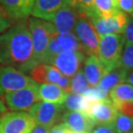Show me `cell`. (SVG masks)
<instances>
[{
  "instance_id": "cell-14",
  "label": "cell",
  "mask_w": 133,
  "mask_h": 133,
  "mask_svg": "<svg viewBox=\"0 0 133 133\" xmlns=\"http://www.w3.org/2000/svg\"><path fill=\"white\" fill-rule=\"evenodd\" d=\"M68 4V0H36L30 14L34 17L50 21L58 10Z\"/></svg>"
},
{
  "instance_id": "cell-41",
  "label": "cell",
  "mask_w": 133,
  "mask_h": 133,
  "mask_svg": "<svg viewBox=\"0 0 133 133\" xmlns=\"http://www.w3.org/2000/svg\"><path fill=\"white\" fill-rule=\"evenodd\" d=\"M69 133H74V132H72V131H69Z\"/></svg>"
},
{
  "instance_id": "cell-15",
  "label": "cell",
  "mask_w": 133,
  "mask_h": 133,
  "mask_svg": "<svg viewBox=\"0 0 133 133\" xmlns=\"http://www.w3.org/2000/svg\"><path fill=\"white\" fill-rule=\"evenodd\" d=\"M36 0H0L13 20L26 18L31 13Z\"/></svg>"
},
{
  "instance_id": "cell-2",
  "label": "cell",
  "mask_w": 133,
  "mask_h": 133,
  "mask_svg": "<svg viewBox=\"0 0 133 133\" xmlns=\"http://www.w3.org/2000/svg\"><path fill=\"white\" fill-rule=\"evenodd\" d=\"M28 26L32 39L34 59L36 64H40L43 62L50 40L57 32L51 22L36 17L30 18Z\"/></svg>"
},
{
  "instance_id": "cell-18",
  "label": "cell",
  "mask_w": 133,
  "mask_h": 133,
  "mask_svg": "<svg viewBox=\"0 0 133 133\" xmlns=\"http://www.w3.org/2000/svg\"><path fill=\"white\" fill-rule=\"evenodd\" d=\"M128 73L129 71L118 66L109 71L101 79L99 84L105 89L107 90V91H111V89L114 88L116 86H118V84L124 83V81H126Z\"/></svg>"
},
{
  "instance_id": "cell-38",
  "label": "cell",
  "mask_w": 133,
  "mask_h": 133,
  "mask_svg": "<svg viewBox=\"0 0 133 133\" xmlns=\"http://www.w3.org/2000/svg\"><path fill=\"white\" fill-rule=\"evenodd\" d=\"M126 81L128 82V83H130V85L133 86V70L132 71H129L128 74H127Z\"/></svg>"
},
{
  "instance_id": "cell-17",
  "label": "cell",
  "mask_w": 133,
  "mask_h": 133,
  "mask_svg": "<svg viewBox=\"0 0 133 133\" xmlns=\"http://www.w3.org/2000/svg\"><path fill=\"white\" fill-rule=\"evenodd\" d=\"M38 95L42 101L63 105L68 94L56 84L47 83L38 87Z\"/></svg>"
},
{
  "instance_id": "cell-6",
  "label": "cell",
  "mask_w": 133,
  "mask_h": 133,
  "mask_svg": "<svg viewBox=\"0 0 133 133\" xmlns=\"http://www.w3.org/2000/svg\"><path fill=\"white\" fill-rule=\"evenodd\" d=\"M36 122L24 111L6 112L0 118V133H31Z\"/></svg>"
},
{
  "instance_id": "cell-36",
  "label": "cell",
  "mask_w": 133,
  "mask_h": 133,
  "mask_svg": "<svg viewBox=\"0 0 133 133\" xmlns=\"http://www.w3.org/2000/svg\"><path fill=\"white\" fill-rule=\"evenodd\" d=\"M69 131H70L64 124H59L55 126H52L48 133H69Z\"/></svg>"
},
{
  "instance_id": "cell-22",
  "label": "cell",
  "mask_w": 133,
  "mask_h": 133,
  "mask_svg": "<svg viewBox=\"0 0 133 133\" xmlns=\"http://www.w3.org/2000/svg\"><path fill=\"white\" fill-rule=\"evenodd\" d=\"M82 95L85 97V99L91 102L94 101H99L108 99L109 91L102 87L99 84L94 86L92 87H88Z\"/></svg>"
},
{
  "instance_id": "cell-12",
  "label": "cell",
  "mask_w": 133,
  "mask_h": 133,
  "mask_svg": "<svg viewBox=\"0 0 133 133\" xmlns=\"http://www.w3.org/2000/svg\"><path fill=\"white\" fill-rule=\"evenodd\" d=\"M81 12L71 4H66L55 13L49 22L52 23L57 33L72 31Z\"/></svg>"
},
{
  "instance_id": "cell-34",
  "label": "cell",
  "mask_w": 133,
  "mask_h": 133,
  "mask_svg": "<svg viewBox=\"0 0 133 133\" xmlns=\"http://www.w3.org/2000/svg\"><path fill=\"white\" fill-rule=\"evenodd\" d=\"M118 7L124 13H128L130 16L133 15V0H118Z\"/></svg>"
},
{
  "instance_id": "cell-13",
  "label": "cell",
  "mask_w": 133,
  "mask_h": 133,
  "mask_svg": "<svg viewBox=\"0 0 133 133\" xmlns=\"http://www.w3.org/2000/svg\"><path fill=\"white\" fill-rule=\"evenodd\" d=\"M63 124L69 131L74 133H91L95 124L82 111H66L62 116Z\"/></svg>"
},
{
  "instance_id": "cell-33",
  "label": "cell",
  "mask_w": 133,
  "mask_h": 133,
  "mask_svg": "<svg viewBox=\"0 0 133 133\" xmlns=\"http://www.w3.org/2000/svg\"><path fill=\"white\" fill-rule=\"evenodd\" d=\"M124 40L127 42L133 43V15L128 19V22L126 23L125 29L124 31Z\"/></svg>"
},
{
  "instance_id": "cell-25",
  "label": "cell",
  "mask_w": 133,
  "mask_h": 133,
  "mask_svg": "<svg viewBox=\"0 0 133 133\" xmlns=\"http://www.w3.org/2000/svg\"><path fill=\"white\" fill-rule=\"evenodd\" d=\"M118 66L127 71L133 70V43L126 42L123 48Z\"/></svg>"
},
{
  "instance_id": "cell-21",
  "label": "cell",
  "mask_w": 133,
  "mask_h": 133,
  "mask_svg": "<svg viewBox=\"0 0 133 133\" xmlns=\"http://www.w3.org/2000/svg\"><path fill=\"white\" fill-rule=\"evenodd\" d=\"M110 98L112 102L133 101V86L127 83H121L110 91Z\"/></svg>"
},
{
  "instance_id": "cell-10",
  "label": "cell",
  "mask_w": 133,
  "mask_h": 133,
  "mask_svg": "<svg viewBox=\"0 0 133 133\" xmlns=\"http://www.w3.org/2000/svg\"><path fill=\"white\" fill-rule=\"evenodd\" d=\"M118 111L111 99L94 101H89V106L86 114L95 124H112Z\"/></svg>"
},
{
  "instance_id": "cell-20",
  "label": "cell",
  "mask_w": 133,
  "mask_h": 133,
  "mask_svg": "<svg viewBox=\"0 0 133 133\" xmlns=\"http://www.w3.org/2000/svg\"><path fill=\"white\" fill-rule=\"evenodd\" d=\"M63 106L68 111H78L86 113L89 106V101L85 99L82 94L72 92L68 94Z\"/></svg>"
},
{
  "instance_id": "cell-23",
  "label": "cell",
  "mask_w": 133,
  "mask_h": 133,
  "mask_svg": "<svg viewBox=\"0 0 133 133\" xmlns=\"http://www.w3.org/2000/svg\"><path fill=\"white\" fill-rule=\"evenodd\" d=\"M112 125L118 133H133V119L118 113Z\"/></svg>"
},
{
  "instance_id": "cell-4",
  "label": "cell",
  "mask_w": 133,
  "mask_h": 133,
  "mask_svg": "<svg viewBox=\"0 0 133 133\" xmlns=\"http://www.w3.org/2000/svg\"><path fill=\"white\" fill-rule=\"evenodd\" d=\"M74 32L79 40L81 51L84 55H98L99 36L95 30L91 19L85 13H81L74 25Z\"/></svg>"
},
{
  "instance_id": "cell-37",
  "label": "cell",
  "mask_w": 133,
  "mask_h": 133,
  "mask_svg": "<svg viewBox=\"0 0 133 133\" xmlns=\"http://www.w3.org/2000/svg\"><path fill=\"white\" fill-rule=\"evenodd\" d=\"M49 127H45L42 125H36L35 126V128L33 129V131H31V133H48L49 131Z\"/></svg>"
},
{
  "instance_id": "cell-1",
  "label": "cell",
  "mask_w": 133,
  "mask_h": 133,
  "mask_svg": "<svg viewBox=\"0 0 133 133\" xmlns=\"http://www.w3.org/2000/svg\"><path fill=\"white\" fill-rule=\"evenodd\" d=\"M36 65L28 21L19 19L0 35V66H11L25 74Z\"/></svg>"
},
{
  "instance_id": "cell-30",
  "label": "cell",
  "mask_w": 133,
  "mask_h": 133,
  "mask_svg": "<svg viewBox=\"0 0 133 133\" xmlns=\"http://www.w3.org/2000/svg\"><path fill=\"white\" fill-rule=\"evenodd\" d=\"M118 113L125 115L133 119V101H118L113 102Z\"/></svg>"
},
{
  "instance_id": "cell-19",
  "label": "cell",
  "mask_w": 133,
  "mask_h": 133,
  "mask_svg": "<svg viewBox=\"0 0 133 133\" xmlns=\"http://www.w3.org/2000/svg\"><path fill=\"white\" fill-rule=\"evenodd\" d=\"M58 43L62 51H81L79 40L72 31L57 33L55 35Z\"/></svg>"
},
{
  "instance_id": "cell-27",
  "label": "cell",
  "mask_w": 133,
  "mask_h": 133,
  "mask_svg": "<svg viewBox=\"0 0 133 133\" xmlns=\"http://www.w3.org/2000/svg\"><path fill=\"white\" fill-rule=\"evenodd\" d=\"M48 68H49V64H45V63H40L36 65L30 72V78L37 84H47Z\"/></svg>"
},
{
  "instance_id": "cell-16",
  "label": "cell",
  "mask_w": 133,
  "mask_h": 133,
  "mask_svg": "<svg viewBox=\"0 0 133 133\" xmlns=\"http://www.w3.org/2000/svg\"><path fill=\"white\" fill-rule=\"evenodd\" d=\"M83 73L90 86H96L101 79L108 73L104 65L100 62L98 56L91 55L85 61Z\"/></svg>"
},
{
  "instance_id": "cell-26",
  "label": "cell",
  "mask_w": 133,
  "mask_h": 133,
  "mask_svg": "<svg viewBox=\"0 0 133 133\" xmlns=\"http://www.w3.org/2000/svg\"><path fill=\"white\" fill-rule=\"evenodd\" d=\"M89 83L81 70H79L72 79V90L73 94H82L89 87Z\"/></svg>"
},
{
  "instance_id": "cell-3",
  "label": "cell",
  "mask_w": 133,
  "mask_h": 133,
  "mask_svg": "<svg viewBox=\"0 0 133 133\" xmlns=\"http://www.w3.org/2000/svg\"><path fill=\"white\" fill-rule=\"evenodd\" d=\"M124 41V36L120 34H109L99 36L97 56L107 72L118 66Z\"/></svg>"
},
{
  "instance_id": "cell-28",
  "label": "cell",
  "mask_w": 133,
  "mask_h": 133,
  "mask_svg": "<svg viewBox=\"0 0 133 133\" xmlns=\"http://www.w3.org/2000/svg\"><path fill=\"white\" fill-rule=\"evenodd\" d=\"M97 10L102 17H111L119 10L114 6L111 0H95Z\"/></svg>"
},
{
  "instance_id": "cell-9",
  "label": "cell",
  "mask_w": 133,
  "mask_h": 133,
  "mask_svg": "<svg viewBox=\"0 0 133 133\" xmlns=\"http://www.w3.org/2000/svg\"><path fill=\"white\" fill-rule=\"evenodd\" d=\"M38 87L39 85H36L6 94L4 100L8 108L13 111L30 110L31 106L41 100L38 95Z\"/></svg>"
},
{
  "instance_id": "cell-31",
  "label": "cell",
  "mask_w": 133,
  "mask_h": 133,
  "mask_svg": "<svg viewBox=\"0 0 133 133\" xmlns=\"http://www.w3.org/2000/svg\"><path fill=\"white\" fill-rule=\"evenodd\" d=\"M62 76V74L59 71V69H57L55 66L52 65H49V68H48V77H47L48 83L56 84Z\"/></svg>"
},
{
  "instance_id": "cell-8",
  "label": "cell",
  "mask_w": 133,
  "mask_h": 133,
  "mask_svg": "<svg viewBox=\"0 0 133 133\" xmlns=\"http://www.w3.org/2000/svg\"><path fill=\"white\" fill-rule=\"evenodd\" d=\"M63 109V105L39 101L30 108V114L37 125L51 128L60 119Z\"/></svg>"
},
{
  "instance_id": "cell-7",
  "label": "cell",
  "mask_w": 133,
  "mask_h": 133,
  "mask_svg": "<svg viewBox=\"0 0 133 133\" xmlns=\"http://www.w3.org/2000/svg\"><path fill=\"white\" fill-rule=\"evenodd\" d=\"M95 30L99 36L109 34H122L124 33L128 17L121 10H118L115 14L111 17H102L99 12L90 16Z\"/></svg>"
},
{
  "instance_id": "cell-39",
  "label": "cell",
  "mask_w": 133,
  "mask_h": 133,
  "mask_svg": "<svg viewBox=\"0 0 133 133\" xmlns=\"http://www.w3.org/2000/svg\"><path fill=\"white\" fill-rule=\"evenodd\" d=\"M5 111H6V107H5L4 102L0 99V118L5 113Z\"/></svg>"
},
{
  "instance_id": "cell-35",
  "label": "cell",
  "mask_w": 133,
  "mask_h": 133,
  "mask_svg": "<svg viewBox=\"0 0 133 133\" xmlns=\"http://www.w3.org/2000/svg\"><path fill=\"white\" fill-rule=\"evenodd\" d=\"M56 85H58L61 88L62 90H64L68 94H70L71 90H72V79L71 78H69L68 76H65L62 74V76L61 77L60 79L58 81V82L56 83Z\"/></svg>"
},
{
  "instance_id": "cell-40",
  "label": "cell",
  "mask_w": 133,
  "mask_h": 133,
  "mask_svg": "<svg viewBox=\"0 0 133 133\" xmlns=\"http://www.w3.org/2000/svg\"><path fill=\"white\" fill-rule=\"evenodd\" d=\"M113 3V4H114V6H116V7H118V0H111Z\"/></svg>"
},
{
  "instance_id": "cell-5",
  "label": "cell",
  "mask_w": 133,
  "mask_h": 133,
  "mask_svg": "<svg viewBox=\"0 0 133 133\" xmlns=\"http://www.w3.org/2000/svg\"><path fill=\"white\" fill-rule=\"evenodd\" d=\"M38 85L30 76L11 66H0V96Z\"/></svg>"
},
{
  "instance_id": "cell-11",
  "label": "cell",
  "mask_w": 133,
  "mask_h": 133,
  "mask_svg": "<svg viewBox=\"0 0 133 133\" xmlns=\"http://www.w3.org/2000/svg\"><path fill=\"white\" fill-rule=\"evenodd\" d=\"M85 59V55L81 51H62L52 61L51 65L55 66L63 75L73 77Z\"/></svg>"
},
{
  "instance_id": "cell-24",
  "label": "cell",
  "mask_w": 133,
  "mask_h": 133,
  "mask_svg": "<svg viewBox=\"0 0 133 133\" xmlns=\"http://www.w3.org/2000/svg\"><path fill=\"white\" fill-rule=\"evenodd\" d=\"M68 4L76 8L81 13H85L88 17L98 12L95 0H68Z\"/></svg>"
},
{
  "instance_id": "cell-29",
  "label": "cell",
  "mask_w": 133,
  "mask_h": 133,
  "mask_svg": "<svg viewBox=\"0 0 133 133\" xmlns=\"http://www.w3.org/2000/svg\"><path fill=\"white\" fill-rule=\"evenodd\" d=\"M13 22H14L13 19L0 3V35L11 27Z\"/></svg>"
},
{
  "instance_id": "cell-32",
  "label": "cell",
  "mask_w": 133,
  "mask_h": 133,
  "mask_svg": "<svg viewBox=\"0 0 133 133\" xmlns=\"http://www.w3.org/2000/svg\"><path fill=\"white\" fill-rule=\"evenodd\" d=\"M91 133H118L112 124H95Z\"/></svg>"
}]
</instances>
